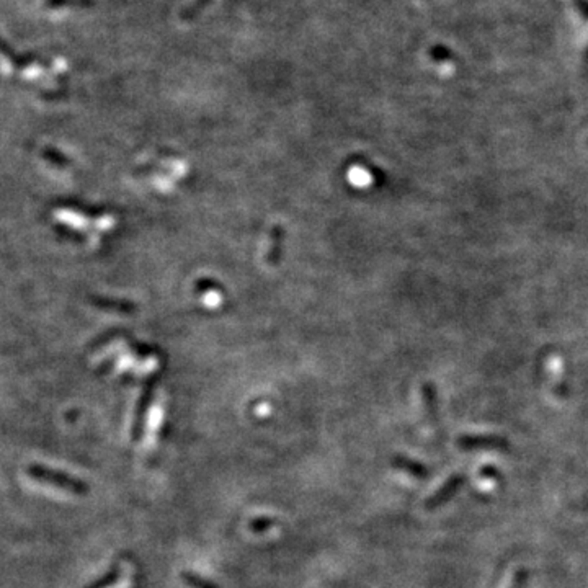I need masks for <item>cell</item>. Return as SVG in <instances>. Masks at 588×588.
Masks as SVG:
<instances>
[{
    "mask_svg": "<svg viewBox=\"0 0 588 588\" xmlns=\"http://www.w3.org/2000/svg\"><path fill=\"white\" fill-rule=\"evenodd\" d=\"M459 482H461V475H453V477L448 479V482H446V484H443V487H442V489H438V491L435 492L433 495H430L428 506H437V505H442L443 502L446 500V498L450 497L451 493L456 491L457 486H459Z\"/></svg>",
    "mask_w": 588,
    "mask_h": 588,
    "instance_id": "6da1fadb",
    "label": "cell"
}]
</instances>
